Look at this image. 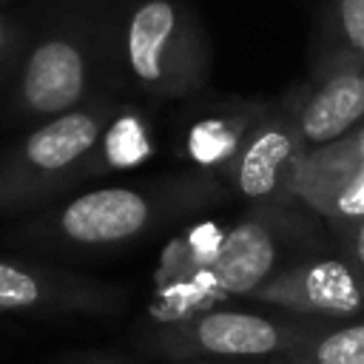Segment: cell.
<instances>
[{"instance_id":"obj_1","label":"cell","mask_w":364,"mask_h":364,"mask_svg":"<svg viewBox=\"0 0 364 364\" xmlns=\"http://www.w3.org/2000/svg\"><path fill=\"white\" fill-rule=\"evenodd\" d=\"M316 324L318 318H304L267 307L245 310L219 304L179 321L151 324L142 333V347L173 364H267L293 350Z\"/></svg>"},{"instance_id":"obj_2","label":"cell","mask_w":364,"mask_h":364,"mask_svg":"<svg viewBox=\"0 0 364 364\" xmlns=\"http://www.w3.org/2000/svg\"><path fill=\"white\" fill-rule=\"evenodd\" d=\"M122 57L131 80L162 97L185 94L205 74V43L196 20L176 0H142L131 9Z\"/></svg>"},{"instance_id":"obj_3","label":"cell","mask_w":364,"mask_h":364,"mask_svg":"<svg viewBox=\"0 0 364 364\" xmlns=\"http://www.w3.org/2000/svg\"><path fill=\"white\" fill-rule=\"evenodd\" d=\"M105 111L80 105L37 125L0 159V205L17 208L63 182L102 142Z\"/></svg>"},{"instance_id":"obj_4","label":"cell","mask_w":364,"mask_h":364,"mask_svg":"<svg viewBox=\"0 0 364 364\" xmlns=\"http://www.w3.org/2000/svg\"><path fill=\"white\" fill-rule=\"evenodd\" d=\"M247 301L304 318L347 321L364 316V279L344 256H310L284 264Z\"/></svg>"},{"instance_id":"obj_5","label":"cell","mask_w":364,"mask_h":364,"mask_svg":"<svg viewBox=\"0 0 364 364\" xmlns=\"http://www.w3.org/2000/svg\"><path fill=\"white\" fill-rule=\"evenodd\" d=\"M290 196L336 233L364 219V131L304 151L290 176Z\"/></svg>"},{"instance_id":"obj_6","label":"cell","mask_w":364,"mask_h":364,"mask_svg":"<svg viewBox=\"0 0 364 364\" xmlns=\"http://www.w3.org/2000/svg\"><path fill=\"white\" fill-rule=\"evenodd\" d=\"M284 247L287 225L279 222L276 213H256L225 230L210 264L193 273L202 279L210 304L219 307L228 299H247L290 264L284 262Z\"/></svg>"},{"instance_id":"obj_7","label":"cell","mask_w":364,"mask_h":364,"mask_svg":"<svg viewBox=\"0 0 364 364\" xmlns=\"http://www.w3.org/2000/svg\"><path fill=\"white\" fill-rule=\"evenodd\" d=\"M122 293L111 284L0 259V313L17 316H102L117 310Z\"/></svg>"},{"instance_id":"obj_8","label":"cell","mask_w":364,"mask_h":364,"mask_svg":"<svg viewBox=\"0 0 364 364\" xmlns=\"http://www.w3.org/2000/svg\"><path fill=\"white\" fill-rule=\"evenodd\" d=\"M154 199L145 191L111 185L74 196L46 228L48 239L71 247H117L154 222Z\"/></svg>"},{"instance_id":"obj_9","label":"cell","mask_w":364,"mask_h":364,"mask_svg":"<svg viewBox=\"0 0 364 364\" xmlns=\"http://www.w3.org/2000/svg\"><path fill=\"white\" fill-rule=\"evenodd\" d=\"M88 91V60L77 40L54 34L40 40L20 68V105L31 117H60L80 108Z\"/></svg>"},{"instance_id":"obj_10","label":"cell","mask_w":364,"mask_h":364,"mask_svg":"<svg viewBox=\"0 0 364 364\" xmlns=\"http://www.w3.org/2000/svg\"><path fill=\"white\" fill-rule=\"evenodd\" d=\"M304 148L293 119L259 125L233 156V182L239 193L262 205H296L290 196V176Z\"/></svg>"},{"instance_id":"obj_11","label":"cell","mask_w":364,"mask_h":364,"mask_svg":"<svg viewBox=\"0 0 364 364\" xmlns=\"http://www.w3.org/2000/svg\"><path fill=\"white\" fill-rule=\"evenodd\" d=\"M364 117V57L341 54L299 105L293 125L304 145H330Z\"/></svg>"},{"instance_id":"obj_12","label":"cell","mask_w":364,"mask_h":364,"mask_svg":"<svg viewBox=\"0 0 364 364\" xmlns=\"http://www.w3.org/2000/svg\"><path fill=\"white\" fill-rule=\"evenodd\" d=\"M267 364H364V316L318 321L293 350Z\"/></svg>"},{"instance_id":"obj_13","label":"cell","mask_w":364,"mask_h":364,"mask_svg":"<svg viewBox=\"0 0 364 364\" xmlns=\"http://www.w3.org/2000/svg\"><path fill=\"white\" fill-rule=\"evenodd\" d=\"M102 154L111 165L122 168V165H136L151 154L148 145V134L145 125L136 117H119L111 128H105L102 134Z\"/></svg>"},{"instance_id":"obj_14","label":"cell","mask_w":364,"mask_h":364,"mask_svg":"<svg viewBox=\"0 0 364 364\" xmlns=\"http://www.w3.org/2000/svg\"><path fill=\"white\" fill-rule=\"evenodd\" d=\"M239 145H242V136H236V131L228 128V125L219 122V119L199 122V125L191 131V154H193L199 162L230 159V156H236Z\"/></svg>"},{"instance_id":"obj_15","label":"cell","mask_w":364,"mask_h":364,"mask_svg":"<svg viewBox=\"0 0 364 364\" xmlns=\"http://www.w3.org/2000/svg\"><path fill=\"white\" fill-rule=\"evenodd\" d=\"M336 26L344 48L364 57V0H336Z\"/></svg>"},{"instance_id":"obj_16","label":"cell","mask_w":364,"mask_h":364,"mask_svg":"<svg viewBox=\"0 0 364 364\" xmlns=\"http://www.w3.org/2000/svg\"><path fill=\"white\" fill-rule=\"evenodd\" d=\"M338 239H341V256L364 279V219H358L350 228L338 230Z\"/></svg>"},{"instance_id":"obj_17","label":"cell","mask_w":364,"mask_h":364,"mask_svg":"<svg viewBox=\"0 0 364 364\" xmlns=\"http://www.w3.org/2000/svg\"><path fill=\"white\" fill-rule=\"evenodd\" d=\"M9 48H11V26L0 20V60L9 54Z\"/></svg>"},{"instance_id":"obj_18","label":"cell","mask_w":364,"mask_h":364,"mask_svg":"<svg viewBox=\"0 0 364 364\" xmlns=\"http://www.w3.org/2000/svg\"><path fill=\"white\" fill-rule=\"evenodd\" d=\"M74 364H108V361H74Z\"/></svg>"},{"instance_id":"obj_19","label":"cell","mask_w":364,"mask_h":364,"mask_svg":"<svg viewBox=\"0 0 364 364\" xmlns=\"http://www.w3.org/2000/svg\"><path fill=\"white\" fill-rule=\"evenodd\" d=\"M191 364H225V361H191Z\"/></svg>"}]
</instances>
